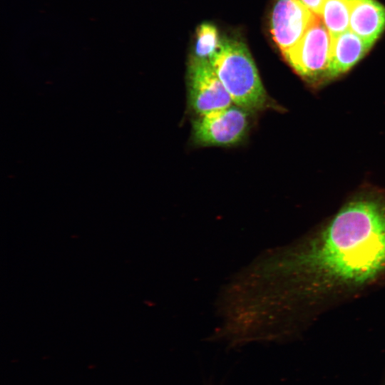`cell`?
<instances>
[{"instance_id":"52a82bcc","label":"cell","mask_w":385,"mask_h":385,"mask_svg":"<svg viewBox=\"0 0 385 385\" xmlns=\"http://www.w3.org/2000/svg\"><path fill=\"white\" fill-rule=\"evenodd\" d=\"M331 37L329 81L350 70L371 47L349 29Z\"/></svg>"},{"instance_id":"ba28073f","label":"cell","mask_w":385,"mask_h":385,"mask_svg":"<svg viewBox=\"0 0 385 385\" xmlns=\"http://www.w3.org/2000/svg\"><path fill=\"white\" fill-rule=\"evenodd\" d=\"M385 29V7L376 0H350L349 28L370 45Z\"/></svg>"},{"instance_id":"3957f363","label":"cell","mask_w":385,"mask_h":385,"mask_svg":"<svg viewBox=\"0 0 385 385\" xmlns=\"http://www.w3.org/2000/svg\"><path fill=\"white\" fill-rule=\"evenodd\" d=\"M331 45L329 32L316 16L299 41L283 56L298 75L317 88L329 81Z\"/></svg>"},{"instance_id":"9c48e42d","label":"cell","mask_w":385,"mask_h":385,"mask_svg":"<svg viewBox=\"0 0 385 385\" xmlns=\"http://www.w3.org/2000/svg\"><path fill=\"white\" fill-rule=\"evenodd\" d=\"M350 0H325L320 18L331 36L349 28Z\"/></svg>"},{"instance_id":"8992f818","label":"cell","mask_w":385,"mask_h":385,"mask_svg":"<svg viewBox=\"0 0 385 385\" xmlns=\"http://www.w3.org/2000/svg\"><path fill=\"white\" fill-rule=\"evenodd\" d=\"M316 16L299 0H277L272 11L270 29L282 54L299 41Z\"/></svg>"},{"instance_id":"8fae6325","label":"cell","mask_w":385,"mask_h":385,"mask_svg":"<svg viewBox=\"0 0 385 385\" xmlns=\"http://www.w3.org/2000/svg\"><path fill=\"white\" fill-rule=\"evenodd\" d=\"M314 14L320 16L325 0H299Z\"/></svg>"},{"instance_id":"277c9868","label":"cell","mask_w":385,"mask_h":385,"mask_svg":"<svg viewBox=\"0 0 385 385\" xmlns=\"http://www.w3.org/2000/svg\"><path fill=\"white\" fill-rule=\"evenodd\" d=\"M250 111L236 105L199 115L192 123V137L202 145L227 146L243 139Z\"/></svg>"},{"instance_id":"30bf717a","label":"cell","mask_w":385,"mask_h":385,"mask_svg":"<svg viewBox=\"0 0 385 385\" xmlns=\"http://www.w3.org/2000/svg\"><path fill=\"white\" fill-rule=\"evenodd\" d=\"M220 42L215 26L209 23L200 24L196 33L194 57L210 61L217 53Z\"/></svg>"},{"instance_id":"7a4b0ae2","label":"cell","mask_w":385,"mask_h":385,"mask_svg":"<svg viewBox=\"0 0 385 385\" xmlns=\"http://www.w3.org/2000/svg\"><path fill=\"white\" fill-rule=\"evenodd\" d=\"M210 62L235 105L250 112L266 105L265 89L244 43L230 38L221 40Z\"/></svg>"},{"instance_id":"7c38bea8","label":"cell","mask_w":385,"mask_h":385,"mask_svg":"<svg viewBox=\"0 0 385 385\" xmlns=\"http://www.w3.org/2000/svg\"><path fill=\"white\" fill-rule=\"evenodd\" d=\"M384 385H385V383H384Z\"/></svg>"},{"instance_id":"6da1fadb","label":"cell","mask_w":385,"mask_h":385,"mask_svg":"<svg viewBox=\"0 0 385 385\" xmlns=\"http://www.w3.org/2000/svg\"><path fill=\"white\" fill-rule=\"evenodd\" d=\"M268 257L257 269L263 294L245 297L247 307L267 312L270 340L297 339L327 312L385 287V188L363 185Z\"/></svg>"},{"instance_id":"5b68a950","label":"cell","mask_w":385,"mask_h":385,"mask_svg":"<svg viewBox=\"0 0 385 385\" xmlns=\"http://www.w3.org/2000/svg\"><path fill=\"white\" fill-rule=\"evenodd\" d=\"M188 98L198 115L233 104L210 61L195 57L192 58L188 68Z\"/></svg>"}]
</instances>
